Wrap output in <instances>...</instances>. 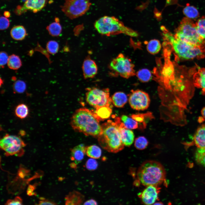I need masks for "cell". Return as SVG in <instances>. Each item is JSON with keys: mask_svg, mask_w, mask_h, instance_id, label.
Here are the masks:
<instances>
[{"mask_svg": "<svg viewBox=\"0 0 205 205\" xmlns=\"http://www.w3.org/2000/svg\"><path fill=\"white\" fill-rule=\"evenodd\" d=\"M94 112L85 108L77 110L71 119V125L75 131L97 138L102 131L101 125Z\"/></svg>", "mask_w": 205, "mask_h": 205, "instance_id": "obj_1", "label": "cell"}, {"mask_svg": "<svg viewBox=\"0 0 205 205\" xmlns=\"http://www.w3.org/2000/svg\"><path fill=\"white\" fill-rule=\"evenodd\" d=\"M161 30L165 42L170 45L172 49L180 58L184 60L195 58H202L204 57L205 49L195 47L176 37L164 26Z\"/></svg>", "mask_w": 205, "mask_h": 205, "instance_id": "obj_2", "label": "cell"}, {"mask_svg": "<svg viewBox=\"0 0 205 205\" xmlns=\"http://www.w3.org/2000/svg\"><path fill=\"white\" fill-rule=\"evenodd\" d=\"M138 180L142 185L159 186L165 181L166 172L160 162L153 160L144 162L137 172Z\"/></svg>", "mask_w": 205, "mask_h": 205, "instance_id": "obj_3", "label": "cell"}, {"mask_svg": "<svg viewBox=\"0 0 205 205\" xmlns=\"http://www.w3.org/2000/svg\"><path fill=\"white\" fill-rule=\"evenodd\" d=\"M102 131L98 137V143L104 149L116 153L124 148L118 127L114 121L108 120L101 125Z\"/></svg>", "mask_w": 205, "mask_h": 205, "instance_id": "obj_4", "label": "cell"}, {"mask_svg": "<svg viewBox=\"0 0 205 205\" xmlns=\"http://www.w3.org/2000/svg\"><path fill=\"white\" fill-rule=\"evenodd\" d=\"M95 30L102 35L110 36L123 34L132 37L138 36L137 32L125 26L114 16H104L98 19L94 24Z\"/></svg>", "mask_w": 205, "mask_h": 205, "instance_id": "obj_5", "label": "cell"}, {"mask_svg": "<svg viewBox=\"0 0 205 205\" xmlns=\"http://www.w3.org/2000/svg\"><path fill=\"white\" fill-rule=\"evenodd\" d=\"M174 35L176 37L192 46L205 48V40L198 32L196 24L186 17L181 21Z\"/></svg>", "mask_w": 205, "mask_h": 205, "instance_id": "obj_6", "label": "cell"}, {"mask_svg": "<svg viewBox=\"0 0 205 205\" xmlns=\"http://www.w3.org/2000/svg\"><path fill=\"white\" fill-rule=\"evenodd\" d=\"M134 68L130 60L122 54L113 59L109 65L112 74L127 79L136 75Z\"/></svg>", "mask_w": 205, "mask_h": 205, "instance_id": "obj_7", "label": "cell"}, {"mask_svg": "<svg viewBox=\"0 0 205 205\" xmlns=\"http://www.w3.org/2000/svg\"><path fill=\"white\" fill-rule=\"evenodd\" d=\"M26 146V144L20 137L8 134L0 141V148L5 151V154L7 156H22L24 153V148Z\"/></svg>", "mask_w": 205, "mask_h": 205, "instance_id": "obj_8", "label": "cell"}, {"mask_svg": "<svg viewBox=\"0 0 205 205\" xmlns=\"http://www.w3.org/2000/svg\"><path fill=\"white\" fill-rule=\"evenodd\" d=\"M91 4V0H65L61 7L67 17L73 19L85 14Z\"/></svg>", "mask_w": 205, "mask_h": 205, "instance_id": "obj_9", "label": "cell"}, {"mask_svg": "<svg viewBox=\"0 0 205 205\" xmlns=\"http://www.w3.org/2000/svg\"><path fill=\"white\" fill-rule=\"evenodd\" d=\"M86 100L89 104L95 108L103 106H110L112 99L110 97L108 89H100L95 87L86 89Z\"/></svg>", "mask_w": 205, "mask_h": 205, "instance_id": "obj_10", "label": "cell"}, {"mask_svg": "<svg viewBox=\"0 0 205 205\" xmlns=\"http://www.w3.org/2000/svg\"><path fill=\"white\" fill-rule=\"evenodd\" d=\"M128 101L131 107L138 110L147 109L150 101L148 94L140 90H132L129 96Z\"/></svg>", "mask_w": 205, "mask_h": 205, "instance_id": "obj_11", "label": "cell"}, {"mask_svg": "<svg viewBox=\"0 0 205 205\" xmlns=\"http://www.w3.org/2000/svg\"><path fill=\"white\" fill-rule=\"evenodd\" d=\"M47 0H26L23 5H19L15 11L17 15H20L28 10L36 13L41 10L46 5Z\"/></svg>", "mask_w": 205, "mask_h": 205, "instance_id": "obj_12", "label": "cell"}, {"mask_svg": "<svg viewBox=\"0 0 205 205\" xmlns=\"http://www.w3.org/2000/svg\"><path fill=\"white\" fill-rule=\"evenodd\" d=\"M160 190L159 186L152 185L147 186L138 195L144 204H154L158 199Z\"/></svg>", "mask_w": 205, "mask_h": 205, "instance_id": "obj_13", "label": "cell"}, {"mask_svg": "<svg viewBox=\"0 0 205 205\" xmlns=\"http://www.w3.org/2000/svg\"><path fill=\"white\" fill-rule=\"evenodd\" d=\"M114 121L118 125L122 142L124 146L129 147L133 144L134 135L133 131L126 128L119 117L114 118Z\"/></svg>", "mask_w": 205, "mask_h": 205, "instance_id": "obj_14", "label": "cell"}, {"mask_svg": "<svg viewBox=\"0 0 205 205\" xmlns=\"http://www.w3.org/2000/svg\"><path fill=\"white\" fill-rule=\"evenodd\" d=\"M83 75L85 79L94 77L97 73L98 68L95 62L89 57L85 59L82 65Z\"/></svg>", "mask_w": 205, "mask_h": 205, "instance_id": "obj_15", "label": "cell"}, {"mask_svg": "<svg viewBox=\"0 0 205 205\" xmlns=\"http://www.w3.org/2000/svg\"><path fill=\"white\" fill-rule=\"evenodd\" d=\"M87 146L83 144L74 147L71 150V159L76 165L81 161L86 153Z\"/></svg>", "mask_w": 205, "mask_h": 205, "instance_id": "obj_16", "label": "cell"}, {"mask_svg": "<svg viewBox=\"0 0 205 205\" xmlns=\"http://www.w3.org/2000/svg\"><path fill=\"white\" fill-rule=\"evenodd\" d=\"M85 200V196L79 192L73 190L69 192L65 198V204L77 205L81 204Z\"/></svg>", "mask_w": 205, "mask_h": 205, "instance_id": "obj_17", "label": "cell"}, {"mask_svg": "<svg viewBox=\"0 0 205 205\" xmlns=\"http://www.w3.org/2000/svg\"><path fill=\"white\" fill-rule=\"evenodd\" d=\"M194 141L198 148H205V124L197 129L194 136Z\"/></svg>", "mask_w": 205, "mask_h": 205, "instance_id": "obj_18", "label": "cell"}, {"mask_svg": "<svg viewBox=\"0 0 205 205\" xmlns=\"http://www.w3.org/2000/svg\"><path fill=\"white\" fill-rule=\"evenodd\" d=\"M193 84L196 87L205 91V68L199 69L193 77Z\"/></svg>", "mask_w": 205, "mask_h": 205, "instance_id": "obj_19", "label": "cell"}, {"mask_svg": "<svg viewBox=\"0 0 205 205\" xmlns=\"http://www.w3.org/2000/svg\"><path fill=\"white\" fill-rule=\"evenodd\" d=\"M112 106H106L96 108L94 112L96 117L99 121L108 118L112 112Z\"/></svg>", "mask_w": 205, "mask_h": 205, "instance_id": "obj_20", "label": "cell"}, {"mask_svg": "<svg viewBox=\"0 0 205 205\" xmlns=\"http://www.w3.org/2000/svg\"><path fill=\"white\" fill-rule=\"evenodd\" d=\"M112 102L116 107H122L126 103L128 98L126 95L122 92H117L112 96Z\"/></svg>", "mask_w": 205, "mask_h": 205, "instance_id": "obj_21", "label": "cell"}, {"mask_svg": "<svg viewBox=\"0 0 205 205\" xmlns=\"http://www.w3.org/2000/svg\"><path fill=\"white\" fill-rule=\"evenodd\" d=\"M10 34L11 37L16 40H23L27 35L26 30L22 25H17L13 27L11 30Z\"/></svg>", "mask_w": 205, "mask_h": 205, "instance_id": "obj_22", "label": "cell"}, {"mask_svg": "<svg viewBox=\"0 0 205 205\" xmlns=\"http://www.w3.org/2000/svg\"><path fill=\"white\" fill-rule=\"evenodd\" d=\"M59 22V19H56L55 22L52 23L47 26V30L51 36H58L61 34L62 27Z\"/></svg>", "mask_w": 205, "mask_h": 205, "instance_id": "obj_23", "label": "cell"}, {"mask_svg": "<svg viewBox=\"0 0 205 205\" xmlns=\"http://www.w3.org/2000/svg\"><path fill=\"white\" fill-rule=\"evenodd\" d=\"M183 12L186 17L192 20L197 19L199 16V13L197 9L189 3L186 4L183 8Z\"/></svg>", "mask_w": 205, "mask_h": 205, "instance_id": "obj_24", "label": "cell"}, {"mask_svg": "<svg viewBox=\"0 0 205 205\" xmlns=\"http://www.w3.org/2000/svg\"><path fill=\"white\" fill-rule=\"evenodd\" d=\"M7 65L8 67L13 70H17L21 67V61L17 55L13 54L9 56Z\"/></svg>", "mask_w": 205, "mask_h": 205, "instance_id": "obj_25", "label": "cell"}, {"mask_svg": "<svg viewBox=\"0 0 205 205\" xmlns=\"http://www.w3.org/2000/svg\"><path fill=\"white\" fill-rule=\"evenodd\" d=\"M86 153L89 157L94 159H97L101 157L102 151L98 146L92 145L87 147Z\"/></svg>", "mask_w": 205, "mask_h": 205, "instance_id": "obj_26", "label": "cell"}, {"mask_svg": "<svg viewBox=\"0 0 205 205\" xmlns=\"http://www.w3.org/2000/svg\"><path fill=\"white\" fill-rule=\"evenodd\" d=\"M161 44L159 41L155 39L149 41L147 45V50L152 54L158 53L161 50Z\"/></svg>", "mask_w": 205, "mask_h": 205, "instance_id": "obj_27", "label": "cell"}, {"mask_svg": "<svg viewBox=\"0 0 205 205\" xmlns=\"http://www.w3.org/2000/svg\"><path fill=\"white\" fill-rule=\"evenodd\" d=\"M120 119L124 127L127 129H134L138 127V122L132 118L123 115L121 116Z\"/></svg>", "mask_w": 205, "mask_h": 205, "instance_id": "obj_28", "label": "cell"}, {"mask_svg": "<svg viewBox=\"0 0 205 205\" xmlns=\"http://www.w3.org/2000/svg\"><path fill=\"white\" fill-rule=\"evenodd\" d=\"M15 112L17 117L20 119H23L28 116L29 109L26 104L21 103L18 104L16 107Z\"/></svg>", "mask_w": 205, "mask_h": 205, "instance_id": "obj_29", "label": "cell"}, {"mask_svg": "<svg viewBox=\"0 0 205 205\" xmlns=\"http://www.w3.org/2000/svg\"><path fill=\"white\" fill-rule=\"evenodd\" d=\"M195 24L199 34L205 40V16H203L198 19Z\"/></svg>", "mask_w": 205, "mask_h": 205, "instance_id": "obj_30", "label": "cell"}, {"mask_svg": "<svg viewBox=\"0 0 205 205\" xmlns=\"http://www.w3.org/2000/svg\"><path fill=\"white\" fill-rule=\"evenodd\" d=\"M136 75L139 79L143 82L148 81L152 77L151 71L147 69H143L139 70L137 72Z\"/></svg>", "mask_w": 205, "mask_h": 205, "instance_id": "obj_31", "label": "cell"}, {"mask_svg": "<svg viewBox=\"0 0 205 205\" xmlns=\"http://www.w3.org/2000/svg\"><path fill=\"white\" fill-rule=\"evenodd\" d=\"M148 142L144 136H141L136 138L134 142L135 147L139 150H143L147 146Z\"/></svg>", "mask_w": 205, "mask_h": 205, "instance_id": "obj_32", "label": "cell"}, {"mask_svg": "<svg viewBox=\"0 0 205 205\" xmlns=\"http://www.w3.org/2000/svg\"><path fill=\"white\" fill-rule=\"evenodd\" d=\"M26 85L23 81L18 80L15 81L13 85V90L14 93H22L26 89Z\"/></svg>", "mask_w": 205, "mask_h": 205, "instance_id": "obj_33", "label": "cell"}, {"mask_svg": "<svg viewBox=\"0 0 205 205\" xmlns=\"http://www.w3.org/2000/svg\"><path fill=\"white\" fill-rule=\"evenodd\" d=\"M195 158L196 162L205 166V151L204 148H198L195 154Z\"/></svg>", "mask_w": 205, "mask_h": 205, "instance_id": "obj_34", "label": "cell"}, {"mask_svg": "<svg viewBox=\"0 0 205 205\" xmlns=\"http://www.w3.org/2000/svg\"><path fill=\"white\" fill-rule=\"evenodd\" d=\"M46 48L48 53L52 54H54L59 50V44L56 41L50 40L47 43Z\"/></svg>", "mask_w": 205, "mask_h": 205, "instance_id": "obj_35", "label": "cell"}, {"mask_svg": "<svg viewBox=\"0 0 205 205\" xmlns=\"http://www.w3.org/2000/svg\"><path fill=\"white\" fill-rule=\"evenodd\" d=\"M98 167V163L96 160L93 158L88 159L85 163V167L89 171L96 170Z\"/></svg>", "mask_w": 205, "mask_h": 205, "instance_id": "obj_36", "label": "cell"}, {"mask_svg": "<svg viewBox=\"0 0 205 205\" xmlns=\"http://www.w3.org/2000/svg\"><path fill=\"white\" fill-rule=\"evenodd\" d=\"M0 29L3 30L7 28L9 26L10 22L7 18L1 16L0 19Z\"/></svg>", "mask_w": 205, "mask_h": 205, "instance_id": "obj_37", "label": "cell"}, {"mask_svg": "<svg viewBox=\"0 0 205 205\" xmlns=\"http://www.w3.org/2000/svg\"><path fill=\"white\" fill-rule=\"evenodd\" d=\"M9 56L7 53L5 52L2 51L0 54V65L2 68L4 67V66L7 64Z\"/></svg>", "mask_w": 205, "mask_h": 205, "instance_id": "obj_38", "label": "cell"}, {"mask_svg": "<svg viewBox=\"0 0 205 205\" xmlns=\"http://www.w3.org/2000/svg\"><path fill=\"white\" fill-rule=\"evenodd\" d=\"M5 204L7 205H22V200L20 197L17 196L13 199H9L7 200Z\"/></svg>", "mask_w": 205, "mask_h": 205, "instance_id": "obj_39", "label": "cell"}, {"mask_svg": "<svg viewBox=\"0 0 205 205\" xmlns=\"http://www.w3.org/2000/svg\"><path fill=\"white\" fill-rule=\"evenodd\" d=\"M40 200L39 201V205H56L57 204L54 202L45 198L40 197Z\"/></svg>", "mask_w": 205, "mask_h": 205, "instance_id": "obj_40", "label": "cell"}, {"mask_svg": "<svg viewBox=\"0 0 205 205\" xmlns=\"http://www.w3.org/2000/svg\"><path fill=\"white\" fill-rule=\"evenodd\" d=\"M84 205H97V202L95 200L91 199L86 201L83 203Z\"/></svg>", "mask_w": 205, "mask_h": 205, "instance_id": "obj_41", "label": "cell"}, {"mask_svg": "<svg viewBox=\"0 0 205 205\" xmlns=\"http://www.w3.org/2000/svg\"><path fill=\"white\" fill-rule=\"evenodd\" d=\"M4 16L7 18H9L10 16V13L8 11H5L4 13Z\"/></svg>", "mask_w": 205, "mask_h": 205, "instance_id": "obj_42", "label": "cell"}, {"mask_svg": "<svg viewBox=\"0 0 205 205\" xmlns=\"http://www.w3.org/2000/svg\"><path fill=\"white\" fill-rule=\"evenodd\" d=\"M201 113L202 116L205 118V107L202 109Z\"/></svg>", "mask_w": 205, "mask_h": 205, "instance_id": "obj_43", "label": "cell"}, {"mask_svg": "<svg viewBox=\"0 0 205 205\" xmlns=\"http://www.w3.org/2000/svg\"><path fill=\"white\" fill-rule=\"evenodd\" d=\"M19 133L20 135L22 136H24L25 135V132L23 130L20 131Z\"/></svg>", "mask_w": 205, "mask_h": 205, "instance_id": "obj_44", "label": "cell"}, {"mask_svg": "<svg viewBox=\"0 0 205 205\" xmlns=\"http://www.w3.org/2000/svg\"><path fill=\"white\" fill-rule=\"evenodd\" d=\"M154 204H161H161H163L162 203H161V202H156Z\"/></svg>", "mask_w": 205, "mask_h": 205, "instance_id": "obj_45", "label": "cell"}]
</instances>
